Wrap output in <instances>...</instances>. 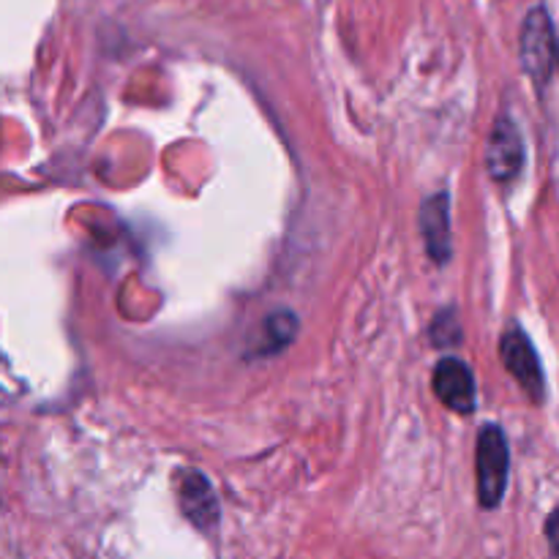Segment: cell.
Wrapping results in <instances>:
<instances>
[{
    "instance_id": "3957f363",
    "label": "cell",
    "mask_w": 559,
    "mask_h": 559,
    "mask_svg": "<svg viewBox=\"0 0 559 559\" xmlns=\"http://www.w3.org/2000/svg\"><path fill=\"white\" fill-rule=\"evenodd\" d=\"M500 353L508 371L516 377L519 385L533 396V402H540V399H544V371H540L538 355H535L530 338L513 328V331H508L506 336H502Z\"/></svg>"
},
{
    "instance_id": "ba28073f",
    "label": "cell",
    "mask_w": 559,
    "mask_h": 559,
    "mask_svg": "<svg viewBox=\"0 0 559 559\" xmlns=\"http://www.w3.org/2000/svg\"><path fill=\"white\" fill-rule=\"evenodd\" d=\"M546 538H549L551 551H555V557L559 559V511L551 513L549 522H546Z\"/></svg>"
},
{
    "instance_id": "6da1fadb",
    "label": "cell",
    "mask_w": 559,
    "mask_h": 559,
    "mask_svg": "<svg viewBox=\"0 0 559 559\" xmlns=\"http://www.w3.org/2000/svg\"><path fill=\"white\" fill-rule=\"evenodd\" d=\"M508 440L502 429L486 426L478 437V500L484 508H497L508 486Z\"/></svg>"
},
{
    "instance_id": "8992f818",
    "label": "cell",
    "mask_w": 559,
    "mask_h": 559,
    "mask_svg": "<svg viewBox=\"0 0 559 559\" xmlns=\"http://www.w3.org/2000/svg\"><path fill=\"white\" fill-rule=\"evenodd\" d=\"M180 506L183 513L202 530H211L218 519V502L211 484L200 473H189L180 484Z\"/></svg>"
},
{
    "instance_id": "5b68a950",
    "label": "cell",
    "mask_w": 559,
    "mask_h": 559,
    "mask_svg": "<svg viewBox=\"0 0 559 559\" xmlns=\"http://www.w3.org/2000/svg\"><path fill=\"white\" fill-rule=\"evenodd\" d=\"M522 140L511 120H500L489 142V173L495 180L516 178L522 169Z\"/></svg>"
},
{
    "instance_id": "277c9868",
    "label": "cell",
    "mask_w": 559,
    "mask_h": 559,
    "mask_svg": "<svg viewBox=\"0 0 559 559\" xmlns=\"http://www.w3.org/2000/svg\"><path fill=\"white\" fill-rule=\"evenodd\" d=\"M435 393L453 413H473L475 409V377L462 360H442L435 371Z\"/></svg>"
},
{
    "instance_id": "52a82bcc",
    "label": "cell",
    "mask_w": 559,
    "mask_h": 559,
    "mask_svg": "<svg viewBox=\"0 0 559 559\" xmlns=\"http://www.w3.org/2000/svg\"><path fill=\"white\" fill-rule=\"evenodd\" d=\"M424 233L435 260H445L448 251H451V240H448V197H435L424 207Z\"/></svg>"
},
{
    "instance_id": "7a4b0ae2",
    "label": "cell",
    "mask_w": 559,
    "mask_h": 559,
    "mask_svg": "<svg viewBox=\"0 0 559 559\" xmlns=\"http://www.w3.org/2000/svg\"><path fill=\"white\" fill-rule=\"evenodd\" d=\"M522 60L527 74L538 85H544V80H549L551 63H555V33H551L549 14L544 9L530 11L527 22H524Z\"/></svg>"
}]
</instances>
